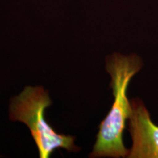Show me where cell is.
<instances>
[{"label":"cell","mask_w":158,"mask_h":158,"mask_svg":"<svg viewBox=\"0 0 158 158\" xmlns=\"http://www.w3.org/2000/svg\"><path fill=\"white\" fill-rule=\"evenodd\" d=\"M142 61L135 54H115L106 59V70L111 78L114 103L99 126L96 142L90 157H126L129 150L124 147L123 133L131 114V102L127 91L131 79L142 68Z\"/></svg>","instance_id":"cell-1"},{"label":"cell","mask_w":158,"mask_h":158,"mask_svg":"<svg viewBox=\"0 0 158 158\" xmlns=\"http://www.w3.org/2000/svg\"><path fill=\"white\" fill-rule=\"evenodd\" d=\"M129 131L132 137L129 158H158V125L139 98L131 100Z\"/></svg>","instance_id":"cell-3"},{"label":"cell","mask_w":158,"mask_h":158,"mask_svg":"<svg viewBox=\"0 0 158 158\" xmlns=\"http://www.w3.org/2000/svg\"><path fill=\"white\" fill-rule=\"evenodd\" d=\"M51 104L48 92L43 86H28L11 99L9 106L10 119L28 127L40 158H48L59 148L75 152L80 150L75 145V137L58 133L46 122L45 111Z\"/></svg>","instance_id":"cell-2"}]
</instances>
